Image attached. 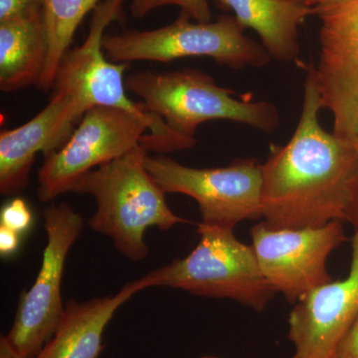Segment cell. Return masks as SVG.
<instances>
[{"label": "cell", "mask_w": 358, "mask_h": 358, "mask_svg": "<svg viewBox=\"0 0 358 358\" xmlns=\"http://www.w3.org/2000/svg\"><path fill=\"white\" fill-rule=\"evenodd\" d=\"M32 221V212L24 200L20 197L11 199L2 206L0 225L22 234L31 227Z\"/></svg>", "instance_id": "d6986e66"}, {"label": "cell", "mask_w": 358, "mask_h": 358, "mask_svg": "<svg viewBox=\"0 0 358 358\" xmlns=\"http://www.w3.org/2000/svg\"><path fill=\"white\" fill-rule=\"evenodd\" d=\"M0 358H22L9 346L3 336L0 338Z\"/></svg>", "instance_id": "cb8c5ba5"}, {"label": "cell", "mask_w": 358, "mask_h": 358, "mask_svg": "<svg viewBox=\"0 0 358 358\" xmlns=\"http://www.w3.org/2000/svg\"><path fill=\"white\" fill-rule=\"evenodd\" d=\"M180 13L171 24L154 30H131L105 35L103 50L115 63L154 61L169 63L178 59L207 57L232 69L264 67L271 57L262 44L245 35L234 15L224 14L215 21L192 22Z\"/></svg>", "instance_id": "8992f818"}, {"label": "cell", "mask_w": 358, "mask_h": 358, "mask_svg": "<svg viewBox=\"0 0 358 358\" xmlns=\"http://www.w3.org/2000/svg\"><path fill=\"white\" fill-rule=\"evenodd\" d=\"M350 270L345 279L308 292L289 315L292 358H334L358 317V232L352 238Z\"/></svg>", "instance_id": "7c38bea8"}, {"label": "cell", "mask_w": 358, "mask_h": 358, "mask_svg": "<svg viewBox=\"0 0 358 358\" xmlns=\"http://www.w3.org/2000/svg\"><path fill=\"white\" fill-rule=\"evenodd\" d=\"M296 1L300 2V3L303 4V6L315 7L317 6L320 2H322V0H296Z\"/></svg>", "instance_id": "d4e9b609"}, {"label": "cell", "mask_w": 358, "mask_h": 358, "mask_svg": "<svg viewBox=\"0 0 358 358\" xmlns=\"http://www.w3.org/2000/svg\"><path fill=\"white\" fill-rule=\"evenodd\" d=\"M147 169L166 193L192 197L199 203L202 222L233 227L261 218L262 164L237 159L224 167L194 169L166 155H148Z\"/></svg>", "instance_id": "ba28073f"}, {"label": "cell", "mask_w": 358, "mask_h": 358, "mask_svg": "<svg viewBox=\"0 0 358 358\" xmlns=\"http://www.w3.org/2000/svg\"><path fill=\"white\" fill-rule=\"evenodd\" d=\"M218 8L234 13L245 29L251 28L260 37L271 58L289 63L300 54L299 28L315 7L296 0H214Z\"/></svg>", "instance_id": "2e32d148"}, {"label": "cell", "mask_w": 358, "mask_h": 358, "mask_svg": "<svg viewBox=\"0 0 358 358\" xmlns=\"http://www.w3.org/2000/svg\"><path fill=\"white\" fill-rule=\"evenodd\" d=\"M83 115L64 92L53 91L38 115L17 128L0 134V192L16 195L29 182L35 157L59 150L74 131Z\"/></svg>", "instance_id": "4fadbf2b"}, {"label": "cell", "mask_w": 358, "mask_h": 358, "mask_svg": "<svg viewBox=\"0 0 358 358\" xmlns=\"http://www.w3.org/2000/svg\"><path fill=\"white\" fill-rule=\"evenodd\" d=\"M124 1L103 0L94 9L86 39L66 52L52 90L67 94L83 114L91 108L109 107L155 119L157 115L148 112L143 103H134L127 95L124 74L129 64L112 62L103 50L106 29L122 17Z\"/></svg>", "instance_id": "30bf717a"}, {"label": "cell", "mask_w": 358, "mask_h": 358, "mask_svg": "<svg viewBox=\"0 0 358 358\" xmlns=\"http://www.w3.org/2000/svg\"><path fill=\"white\" fill-rule=\"evenodd\" d=\"M322 109L317 69L310 64L296 131L262 164L261 218L271 229L320 227L345 219L355 148L352 141L322 129Z\"/></svg>", "instance_id": "6da1fadb"}, {"label": "cell", "mask_w": 358, "mask_h": 358, "mask_svg": "<svg viewBox=\"0 0 358 358\" xmlns=\"http://www.w3.org/2000/svg\"><path fill=\"white\" fill-rule=\"evenodd\" d=\"M145 134L155 147L173 138L159 117L148 120L115 108H91L64 145L45 157L38 171L40 201L51 202L70 192L84 174L141 145Z\"/></svg>", "instance_id": "5b68a950"}, {"label": "cell", "mask_w": 358, "mask_h": 358, "mask_svg": "<svg viewBox=\"0 0 358 358\" xmlns=\"http://www.w3.org/2000/svg\"><path fill=\"white\" fill-rule=\"evenodd\" d=\"M251 237L263 277L291 303L333 281L327 258L346 241L341 220L301 229H271L261 222L252 228Z\"/></svg>", "instance_id": "9c48e42d"}, {"label": "cell", "mask_w": 358, "mask_h": 358, "mask_svg": "<svg viewBox=\"0 0 358 358\" xmlns=\"http://www.w3.org/2000/svg\"><path fill=\"white\" fill-rule=\"evenodd\" d=\"M101 0H43V14L49 53L46 68L37 88L52 89L56 71L69 50L75 33L85 16L94 11Z\"/></svg>", "instance_id": "e0dca14e"}, {"label": "cell", "mask_w": 358, "mask_h": 358, "mask_svg": "<svg viewBox=\"0 0 358 358\" xmlns=\"http://www.w3.org/2000/svg\"><path fill=\"white\" fill-rule=\"evenodd\" d=\"M200 358H219V357H200Z\"/></svg>", "instance_id": "484cf974"}, {"label": "cell", "mask_w": 358, "mask_h": 358, "mask_svg": "<svg viewBox=\"0 0 358 358\" xmlns=\"http://www.w3.org/2000/svg\"><path fill=\"white\" fill-rule=\"evenodd\" d=\"M234 228L197 224L199 243L185 258L148 273L150 288L182 289L195 296L230 299L263 312L275 294L263 277L252 246Z\"/></svg>", "instance_id": "277c9868"}, {"label": "cell", "mask_w": 358, "mask_h": 358, "mask_svg": "<svg viewBox=\"0 0 358 358\" xmlns=\"http://www.w3.org/2000/svg\"><path fill=\"white\" fill-rule=\"evenodd\" d=\"M20 233L0 225V254L2 257L13 256L20 245Z\"/></svg>", "instance_id": "603a6c76"}, {"label": "cell", "mask_w": 358, "mask_h": 358, "mask_svg": "<svg viewBox=\"0 0 358 358\" xmlns=\"http://www.w3.org/2000/svg\"><path fill=\"white\" fill-rule=\"evenodd\" d=\"M36 6H43V0H0V22L20 15Z\"/></svg>", "instance_id": "44dd1931"}, {"label": "cell", "mask_w": 358, "mask_h": 358, "mask_svg": "<svg viewBox=\"0 0 358 358\" xmlns=\"http://www.w3.org/2000/svg\"><path fill=\"white\" fill-rule=\"evenodd\" d=\"M348 141H352L355 155V169L353 174L350 203L345 212V221H348L355 232H358V117L350 134Z\"/></svg>", "instance_id": "ffe728a7"}, {"label": "cell", "mask_w": 358, "mask_h": 358, "mask_svg": "<svg viewBox=\"0 0 358 358\" xmlns=\"http://www.w3.org/2000/svg\"><path fill=\"white\" fill-rule=\"evenodd\" d=\"M49 43L43 6L0 22V89L6 93L38 86Z\"/></svg>", "instance_id": "9a60e30c"}, {"label": "cell", "mask_w": 358, "mask_h": 358, "mask_svg": "<svg viewBox=\"0 0 358 358\" xmlns=\"http://www.w3.org/2000/svg\"><path fill=\"white\" fill-rule=\"evenodd\" d=\"M334 358H358V317L339 343Z\"/></svg>", "instance_id": "7402d4cb"}, {"label": "cell", "mask_w": 358, "mask_h": 358, "mask_svg": "<svg viewBox=\"0 0 358 358\" xmlns=\"http://www.w3.org/2000/svg\"><path fill=\"white\" fill-rule=\"evenodd\" d=\"M317 69L322 107L334 117V133L348 140L358 117V0H322Z\"/></svg>", "instance_id": "8fae6325"}, {"label": "cell", "mask_w": 358, "mask_h": 358, "mask_svg": "<svg viewBox=\"0 0 358 358\" xmlns=\"http://www.w3.org/2000/svg\"><path fill=\"white\" fill-rule=\"evenodd\" d=\"M166 6L180 7V13L192 20L199 22L211 21L209 0H131L129 9L134 18H143L155 9Z\"/></svg>", "instance_id": "ac0fdd59"}, {"label": "cell", "mask_w": 358, "mask_h": 358, "mask_svg": "<svg viewBox=\"0 0 358 358\" xmlns=\"http://www.w3.org/2000/svg\"><path fill=\"white\" fill-rule=\"evenodd\" d=\"M126 88L171 131L188 138H195L200 124L209 121L238 122L267 134L280 124L273 103L238 100L234 91L218 86L200 70L141 71L127 77Z\"/></svg>", "instance_id": "3957f363"}, {"label": "cell", "mask_w": 358, "mask_h": 358, "mask_svg": "<svg viewBox=\"0 0 358 358\" xmlns=\"http://www.w3.org/2000/svg\"><path fill=\"white\" fill-rule=\"evenodd\" d=\"M148 150L138 145L84 174L70 189L95 199L96 210L90 227L112 239L115 249L133 262L148 255V228L167 231L188 222L169 208L166 192L148 173Z\"/></svg>", "instance_id": "7a4b0ae2"}, {"label": "cell", "mask_w": 358, "mask_h": 358, "mask_svg": "<svg viewBox=\"0 0 358 358\" xmlns=\"http://www.w3.org/2000/svg\"><path fill=\"white\" fill-rule=\"evenodd\" d=\"M47 244L41 267L31 288L24 292L10 331L3 336L22 358L41 352L62 320V280L66 260L81 235L84 220L70 205L52 203L43 211Z\"/></svg>", "instance_id": "52a82bcc"}, {"label": "cell", "mask_w": 358, "mask_h": 358, "mask_svg": "<svg viewBox=\"0 0 358 358\" xmlns=\"http://www.w3.org/2000/svg\"><path fill=\"white\" fill-rule=\"evenodd\" d=\"M148 288L150 282L143 275L113 296L68 301L55 333L33 358H98L103 350V331L115 313L134 294Z\"/></svg>", "instance_id": "5bb4252c"}]
</instances>
